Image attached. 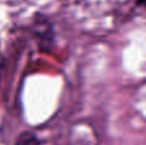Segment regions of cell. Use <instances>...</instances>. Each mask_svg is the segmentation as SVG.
Masks as SVG:
<instances>
[{
  "instance_id": "obj_1",
  "label": "cell",
  "mask_w": 146,
  "mask_h": 145,
  "mask_svg": "<svg viewBox=\"0 0 146 145\" xmlns=\"http://www.w3.org/2000/svg\"><path fill=\"white\" fill-rule=\"evenodd\" d=\"M15 145H38V140L32 134H23L17 140Z\"/></svg>"
},
{
  "instance_id": "obj_2",
  "label": "cell",
  "mask_w": 146,
  "mask_h": 145,
  "mask_svg": "<svg viewBox=\"0 0 146 145\" xmlns=\"http://www.w3.org/2000/svg\"><path fill=\"white\" fill-rule=\"evenodd\" d=\"M136 4L139 5V7H142L146 9V0H136Z\"/></svg>"
}]
</instances>
